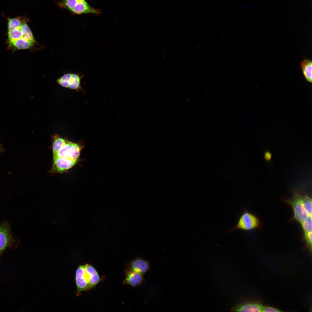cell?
Segmentation results:
<instances>
[{"label": "cell", "instance_id": "cell-1", "mask_svg": "<svg viewBox=\"0 0 312 312\" xmlns=\"http://www.w3.org/2000/svg\"><path fill=\"white\" fill-rule=\"evenodd\" d=\"M61 8L77 14H101V10L90 6L85 0H61L58 3Z\"/></svg>", "mask_w": 312, "mask_h": 312}, {"label": "cell", "instance_id": "cell-2", "mask_svg": "<svg viewBox=\"0 0 312 312\" xmlns=\"http://www.w3.org/2000/svg\"><path fill=\"white\" fill-rule=\"evenodd\" d=\"M304 195L299 190L294 191L293 197L286 200V202L292 207L294 211V218L300 223L304 221L309 216L304 205Z\"/></svg>", "mask_w": 312, "mask_h": 312}, {"label": "cell", "instance_id": "cell-3", "mask_svg": "<svg viewBox=\"0 0 312 312\" xmlns=\"http://www.w3.org/2000/svg\"><path fill=\"white\" fill-rule=\"evenodd\" d=\"M259 224V220L255 215L245 210L240 215L235 225L227 233L239 229L250 230L258 227Z\"/></svg>", "mask_w": 312, "mask_h": 312}, {"label": "cell", "instance_id": "cell-4", "mask_svg": "<svg viewBox=\"0 0 312 312\" xmlns=\"http://www.w3.org/2000/svg\"><path fill=\"white\" fill-rule=\"evenodd\" d=\"M14 242L9 223L4 222L0 223V257L4 250L11 247Z\"/></svg>", "mask_w": 312, "mask_h": 312}, {"label": "cell", "instance_id": "cell-5", "mask_svg": "<svg viewBox=\"0 0 312 312\" xmlns=\"http://www.w3.org/2000/svg\"><path fill=\"white\" fill-rule=\"evenodd\" d=\"M75 281L78 294L89 289L90 277L86 270L85 265H81L75 273Z\"/></svg>", "mask_w": 312, "mask_h": 312}, {"label": "cell", "instance_id": "cell-6", "mask_svg": "<svg viewBox=\"0 0 312 312\" xmlns=\"http://www.w3.org/2000/svg\"><path fill=\"white\" fill-rule=\"evenodd\" d=\"M53 163L50 172L51 173H62L67 171L77 163L69 158L56 157L53 158Z\"/></svg>", "mask_w": 312, "mask_h": 312}, {"label": "cell", "instance_id": "cell-7", "mask_svg": "<svg viewBox=\"0 0 312 312\" xmlns=\"http://www.w3.org/2000/svg\"><path fill=\"white\" fill-rule=\"evenodd\" d=\"M263 306L257 303H249L234 307L232 310L236 312H261Z\"/></svg>", "mask_w": 312, "mask_h": 312}, {"label": "cell", "instance_id": "cell-8", "mask_svg": "<svg viewBox=\"0 0 312 312\" xmlns=\"http://www.w3.org/2000/svg\"><path fill=\"white\" fill-rule=\"evenodd\" d=\"M149 266L148 263L141 259H136L132 262L130 265V270L142 274L148 270Z\"/></svg>", "mask_w": 312, "mask_h": 312}, {"label": "cell", "instance_id": "cell-9", "mask_svg": "<svg viewBox=\"0 0 312 312\" xmlns=\"http://www.w3.org/2000/svg\"><path fill=\"white\" fill-rule=\"evenodd\" d=\"M9 46L15 50L26 49L32 47L34 43L31 41L22 38L19 40L9 43Z\"/></svg>", "mask_w": 312, "mask_h": 312}, {"label": "cell", "instance_id": "cell-10", "mask_svg": "<svg viewBox=\"0 0 312 312\" xmlns=\"http://www.w3.org/2000/svg\"><path fill=\"white\" fill-rule=\"evenodd\" d=\"M312 62L309 59H305L300 63L301 68L305 79L309 82L312 81Z\"/></svg>", "mask_w": 312, "mask_h": 312}, {"label": "cell", "instance_id": "cell-11", "mask_svg": "<svg viewBox=\"0 0 312 312\" xmlns=\"http://www.w3.org/2000/svg\"><path fill=\"white\" fill-rule=\"evenodd\" d=\"M142 274L130 270L126 275V280L127 283L132 286L140 284L142 281Z\"/></svg>", "mask_w": 312, "mask_h": 312}, {"label": "cell", "instance_id": "cell-12", "mask_svg": "<svg viewBox=\"0 0 312 312\" xmlns=\"http://www.w3.org/2000/svg\"><path fill=\"white\" fill-rule=\"evenodd\" d=\"M86 270L90 277L89 286L90 288L96 285L99 282L100 278L99 274L95 268L91 265L86 264Z\"/></svg>", "mask_w": 312, "mask_h": 312}, {"label": "cell", "instance_id": "cell-13", "mask_svg": "<svg viewBox=\"0 0 312 312\" xmlns=\"http://www.w3.org/2000/svg\"><path fill=\"white\" fill-rule=\"evenodd\" d=\"M83 77V75H80L76 74H71L68 88L83 91L81 84V80Z\"/></svg>", "mask_w": 312, "mask_h": 312}, {"label": "cell", "instance_id": "cell-14", "mask_svg": "<svg viewBox=\"0 0 312 312\" xmlns=\"http://www.w3.org/2000/svg\"><path fill=\"white\" fill-rule=\"evenodd\" d=\"M53 139L52 150L53 158H54L56 156L58 151L64 144L66 140L57 135L53 136Z\"/></svg>", "mask_w": 312, "mask_h": 312}, {"label": "cell", "instance_id": "cell-15", "mask_svg": "<svg viewBox=\"0 0 312 312\" xmlns=\"http://www.w3.org/2000/svg\"><path fill=\"white\" fill-rule=\"evenodd\" d=\"M83 145L81 143L73 142L69 155V158L77 162L79 157Z\"/></svg>", "mask_w": 312, "mask_h": 312}, {"label": "cell", "instance_id": "cell-16", "mask_svg": "<svg viewBox=\"0 0 312 312\" xmlns=\"http://www.w3.org/2000/svg\"><path fill=\"white\" fill-rule=\"evenodd\" d=\"M73 142L66 140L64 144L58 151L56 156L55 157H58L69 158V154Z\"/></svg>", "mask_w": 312, "mask_h": 312}, {"label": "cell", "instance_id": "cell-17", "mask_svg": "<svg viewBox=\"0 0 312 312\" xmlns=\"http://www.w3.org/2000/svg\"><path fill=\"white\" fill-rule=\"evenodd\" d=\"M20 28L23 33V38L29 40L34 44L36 42L32 32L25 19L22 23Z\"/></svg>", "mask_w": 312, "mask_h": 312}, {"label": "cell", "instance_id": "cell-18", "mask_svg": "<svg viewBox=\"0 0 312 312\" xmlns=\"http://www.w3.org/2000/svg\"><path fill=\"white\" fill-rule=\"evenodd\" d=\"M25 19L21 17L8 19L7 27L8 31L20 28Z\"/></svg>", "mask_w": 312, "mask_h": 312}, {"label": "cell", "instance_id": "cell-19", "mask_svg": "<svg viewBox=\"0 0 312 312\" xmlns=\"http://www.w3.org/2000/svg\"><path fill=\"white\" fill-rule=\"evenodd\" d=\"M8 35L9 43H10L23 38V33L20 27L8 31Z\"/></svg>", "mask_w": 312, "mask_h": 312}, {"label": "cell", "instance_id": "cell-20", "mask_svg": "<svg viewBox=\"0 0 312 312\" xmlns=\"http://www.w3.org/2000/svg\"><path fill=\"white\" fill-rule=\"evenodd\" d=\"M71 74L67 73L57 79V83L63 87L68 88L69 82Z\"/></svg>", "mask_w": 312, "mask_h": 312}, {"label": "cell", "instance_id": "cell-21", "mask_svg": "<svg viewBox=\"0 0 312 312\" xmlns=\"http://www.w3.org/2000/svg\"><path fill=\"white\" fill-rule=\"evenodd\" d=\"M303 204L304 208L309 216H312V199L306 195H304Z\"/></svg>", "mask_w": 312, "mask_h": 312}, {"label": "cell", "instance_id": "cell-22", "mask_svg": "<svg viewBox=\"0 0 312 312\" xmlns=\"http://www.w3.org/2000/svg\"><path fill=\"white\" fill-rule=\"evenodd\" d=\"M300 223L304 233L312 232V216H309Z\"/></svg>", "mask_w": 312, "mask_h": 312}, {"label": "cell", "instance_id": "cell-23", "mask_svg": "<svg viewBox=\"0 0 312 312\" xmlns=\"http://www.w3.org/2000/svg\"><path fill=\"white\" fill-rule=\"evenodd\" d=\"M304 237L306 243L311 250L312 248V232L304 233Z\"/></svg>", "mask_w": 312, "mask_h": 312}, {"label": "cell", "instance_id": "cell-24", "mask_svg": "<svg viewBox=\"0 0 312 312\" xmlns=\"http://www.w3.org/2000/svg\"><path fill=\"white\" fill-rule=\"evenodd\" d=\"M281 311L273 307L263 306L261 312H280Z\"/></svg>", "mask_w": 312, "mask_h": 312}, {"label": "cell", "instance_id": "cell-25", "mask_svg": "<svg viewBox=\"0 0 312 312\" xmlns=\"http://www.w3.org/2000/svg\"><path fill=\"white\" fill-rule=\"evenodd\" d=\"M264 157L266 161H270L272 157V155L271 153L268 150H267L264 153Z\"/></svg>", "mask_w": 312, "mask_h": 312}, {"label": "cell", "instance_id": "cell-26", "mask_svg": "<svg viewBox=\"0 0 312 312\" xmlns=\"http://www.w3.org/2000/svg\"><path fill=\"white\" fill-rule=\"evenodd\" d=\"M4 151L2 145L0 144V154Z\"/></svg>", "mask_w": 312, "mask_h": 312}]
</instances>
